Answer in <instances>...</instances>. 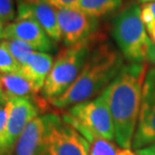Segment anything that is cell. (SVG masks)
<instances>
[{"mask_svg": "<svg viewBox=\"0 0 155 155\" xmlns=\"http://www.w3.org/2000/svg\"><path fill=\"white\" fill-rule=\"evenodd\" d=\"M20 71L21 65L8 51L3 41H0V75L20 72Z\"/></svg>", "mask_w": 155, "mask_h": 155, "instance_id": "obj_18", "label": "cell"}, {"mask_svg": "<svg viewBox=\"0 0 155 155\" xmlns=\"http://www.w3.org/2000/svg\"><path fill=\"white\" fill-rule=\"evenodd\" d=\"M135 153H136V152H135ZM136 155H142V154H138V153H136Z\"/></svg>", "mask_w": 155, "mask_h": 155, "instance_id": "obj_28", "label": "cell"}, {"mask_svg": "<svg viewBox=\"0 0 155 155\" xmlns=\"http://www.w3.org/2000/svg\"><path fill=\"white\" fill-rule=\"evenodd\" d=\"M3 35V39H18L30 45L36 51L49 54L56 49V42L37 22L29 18L16 17L4 26Z\"/></svg>", "mask_w": 155, "mask_h": 155, "instance_id": "obj_11", "label": "cell"}, {"mask_svg": "<svg viewBox=\"0 0 155 155\" xmlns=\"http://www.w3.org/2000/svg\"><path fill=\"white\" fill-rule=\"evenodd\" d=\"M153 143H155V68H150L144 79L132 148L136 151Z\"/></svg>", "mask_w": 155, "mask_h": 155, "instance_id": "obj_6", "label": "cell"}, {"mask_svg": "<svg viewBox=\"0 0 155 155\" xmlns=\"http://www.w3.org/2000/svg\"><path fill=\"white\" fill-rule=\"evenodd\" d=\"M111 33L125 60L132 64L148 61L152 41L141 20L137 3H131L118 13L112 23Z\"/></svg>", "mask_w": 155, "mask_h": 155, "instance_id": "obj_4", "label": "cell"}, {"mask_svg": "<svg viewBox=\"0 0 155 155\" xmlns=\"http://www.w3.org/2000/svg\"><path fill=\"white\" fill-rule=\"evenodd\" d=\"M122 0H78L72 7L93 17L99 18L116 11L120 8Z\"/></svg>", "mask_w": 155, "mask_h": 155, "instance_id": "obj_15", "label": "cell"}, {"mask_svg": "<svg viewBox=\"0 0 155 155\" xmlns=\"http://www.w3.org/2000/svg\"><path fill=\"white\" fill-rule=\"evenodd\" d=\"M6 48L11 52V55L15 58L21 65L25 64L27 58L30 57V55L35 51L30 45L23 42L18 39H2Z\"/></svg>", "mask_w": 155, "mask_h": 155, "instance_id": "obj_17", "label": "cell"}, {"mask_svg": "<svg viewBox=\"0 0 155 155\" xmlns=\"http://www.w3.org/2000/svg\"><path fill=\"white\" fill-rule=\"evenodd\" d=\"M146 72L145 64L124 65L117 77L101 93L113 121L115 141L125 149L132 147Z\"/></svg>", "mask_w": 155, "mask_h": 155, "instance_id": "obj_1", "label": "cell"}, {"mask_svg": "<svg viewBox=\"0 0 155 155\" xmlns=\"http://www.w3.org/2000/svg\"><path fill=\"white\" fill-rule=\"evenodd\" d=\"M10 109H11V100L5 101L4 103L0 105V138H1L3 131L5 129L9 113H10Z\"/></svg>", "mask_w": 155, "mask_h": 155, "instance_id": "obj_21", "label": "cell"}, {"mask_svg": "<svg viewBox=\"0 0 155 155\" xmlns=\"http://www.w3.org/2000/svg\"><path fill=\"white\" fill-rule=\"evenodd\" d=\"M5 101H7V100H6V99H5L4 95H3V93H2L1 87H0V105H1L2 103H4Z\"/></svg>", "mask_w": 155, "mask_h": 155, "instance_id": "obj_26", "label": "cell"}, {"mask_svg": "<svg viewBox=\"0 0 155 155\" xmlns=\"http://www.w3.org/2000/svg\"><path fill=\"white\" fill-rule=\"evenodd\" d=\"M39 115L34 98L11 99V109L5 129L0 138V155H10L27 124Z\"/></svg>", "mask_w": 155, "mask_h": 155, "instance_id": "obj_7", "label": "cell"}, {"mask_svg": "<svg viewBox=\"0 0 155 155\" xmlns=\"http://www.w3.org/2000/svg\"><path fill=\"white\" fill-rule=\"evenodd\" d=\"M18 18H29L36 21L55 42L62 41L56 8L43 0H18Z\"/></svg>", "mask_w": 155, "mask_h": 155, "instance_id": "obj_12", "label": "cell"}, {"mask_svg": "<svg viewBox=\"0 0 155 155\" xmlns=\"http://www.w3.org/2000/svg\"><path fill=\"white\" fill-rule=\"evenodd\" d=\"M46 3L53 6L56 9H61V8H68L72 7L78 0H43Z\"/></svg>", "mask_w": 155, "mask_h": 155, "instance_id": "obj_22", "label": "cell"}, {"mask_svg": "<svg viewBox=\"0 0 155 155\" xmlns=\"http://www.w3.org/2000/svg\"><path fill=\"white\" fill-rule=\"evenodd\" d=\"M89 146V155H120L122 148L117 147L112 140L105 139L97 135L84 132L81 133Z\"/></svg>", "mask_w": 155, "mask_h": 155, "instance_id": "obj_16", "label": "cell"}, {"mask_svg": "<svg viewBox=\"0 0 155 155\" xmlns=\"http://www.w3.org/2000/svg\"><path fill=\"white\" fill-rule=\"evenodd\" d=\"M124 67L123 55L108 42L95 45L74 83L50 103L58 109L70 108L98 97Z\"/></svg>", "mask_w": 155, "mask_h": 155, "instance_id": "obj_2", "label": "cell"}, {"mask_svg": "<svg viewBox=\"0 0 155 155\" xmlns=\"http://www.w3.org/2000/svg\"><path fill=\"white\" fill-rule=\"evenodd\" d=\"M62 119L80 134L88 132L108 140L115 139L113 121L103 94L70 107Z\"/></svg>", "mask_w": 155, "mask_h": 155, "instance_id": "obj_5", "label": "cell"}, {"mask_svg": "<svg viewBox=\"0 0 155 155\" xmlns=\"http://www.w3.org/2000/svg\"><path fill=\"white\" fill-rule=\"evenodd\" d=\"M4 26L5 24L0 20V41H2L4 38V35H3V30H4Z\"/></svg>", "mask_w": 155, "mask_h": 155, "instance_id": "obj_25", "label": "cell"}, {"mask_svg": "<svg viewBox=\"0 0 155 155\" xmlns=\"http://www.w3.org/2000/svg\"><path fill=\"white\" fill-rule=\"evenodd\" d=\"M99 41L100 35L97 33L74 45L65 47L59 51L41 90L45 100L49 102L54 100L74 83L92 49Z\"/></svg>", "mask_w": 155, "mask_h": 155, "instance_id": "obj_3", "label": "cell"}, {"mask_svg": "<svg viewBox=\"0 0 155 155\" xmlns=\"http://www.w3.org/2000/svg\"><path fill=\"white\" fill-rule=\"evenodd\" d=\"M140 16L150 39L155 44V2L141 5Z\"/></svg>", "mask_w": 155, "mask_h": 155, "instance_id": "obj_19", "label": "cell"}, {"mask_svg": "<svg viewBox=\"0 0 155 155\" xmlns=\"http://www.w3.org/2000/svg\"><path fill=\"white\" fill-rule=\"evenodd\" d=\"M53 62L54 58L50 54L35 51L21 65L20 74L31 82L37 92H41Z\"/></svg>", "mask_w": 155, "mask_h": 155, "instance_id": "obj_13", "label": "cell"}, {"mask_svg": "<svg viewBox=\"0 0 155 155\" xmlns=\"http://www.w3.org/2000/svg\"><path fill=\"white\" fill-rule=\"evenodd\" d=\"M58 118L57 114L49 113L32 119L23 130L10 155L43 154L47 136Z\"/></svg>", "mask_w": 155, "mask_h": 155, "instance_id": "obj_10", "label": "cell"}, {"mask_svg": "<svg viewBox=\"0 0 155 155\" xmlns=\"http://www.w3.org/2000/svg\"><path fill=\"white\" fill-rule=\"evenodd\" d=\"M135 152L138 154H142V155H155V143L151 144L145 148H142V149L136 150Z\"/></svg>", "mask_w": 155, "mask_h": 155, "instance_id": "obj_23", "label": "cell"}, {"mask_svg": "<svg viewBox=\"0 0 155 155\" xmlns=\"http://www.w3.org/2000/svg\"><path fill=\"white\" fill-rule=\"evenodd\" d=\"M148 61H149L155 68V44L154 42H152V44H151L149 55H148Z\"/></svg>", "mask_w": 155, "mask_h": 155, "instance_id": "obj_24", "label": "cell"}, {"mask_svg": "<svg viewBox=\"0 0 155 155\" xmlns=\"http://www.w3.org/2000/svg\"><path fill=\"white\" fill-rule=\"evenodd\" d=\"M14 0H0V20L5 25L16 18Z\"/></svg>", "mask_w": 155, "mask_h": 155, "instance_id": "obj_20", "label": "cell"}, {"mask_svg": "<svg viewBox=\"0 0 155 155\" xmlns=\"http://www.w3.org/2000/svg\"><path fill=\"white\" fill-rule=\"evenodd\" d=\"M42 155H89L88 142L59 117L49 132Z\"/></svg>", "mask_w": 155, "mask_h": 155, "instance_id": "obj_9", "label": "cell"}, {"mask_svg": "<svg viewBox=\"0 0 155 155\" xmlns=\"http://www.w3.org/2000/svg\"><path fill=\"white\" fill-rule=\"evenodd\" d=\"M0 87L6 100L17 98H34L37 90L20 72L0 75Z\"/></svg>", "mask_w": 155, "mask_h": 155, "instance_id": "obj_14", "label": "cell"}, {"mask_svg": "<svg viewBox=\"0 0 155 155\" xmlns=\"http://www.w3.org/2000/svg\"><path fill=\"white\" fill-rule=\"evenodd\" d=\"M137 1L142 3V4H145V3H149V2H155V0H137Z\"/></svg>", "mask_w": 155, "mask_h": 155, "instance_id": "obj_27", "label": "cell"}, {"mask_svg": "<svg viewBox=\"0 0 155 155\" xmlns=\"http://www.w3.org/2000/svg\"><path fill=\"white\" fill-rule=\"evenodd\" d=\"M62 41L71 47L98 33L99 20L73 7L56 9Z\"/></svg>", "mask_w": 155, "mask_h": 155, "instance_id": "obj_8", "label": "cell"}]
</instances>
